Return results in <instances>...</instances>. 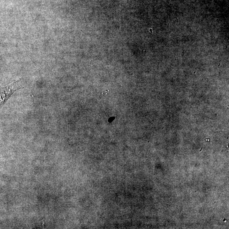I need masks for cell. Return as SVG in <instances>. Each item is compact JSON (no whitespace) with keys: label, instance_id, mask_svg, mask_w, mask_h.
<instances>
[{"label":"cell","instance_id":"cell-1","mask_svg":"<svg viewBox=\"0 0 229 229\" xmlns=\"http://www.w3.org/2000/svg\"><path fill=\"white\" fill-rule=\"evenodd\" d=\"M20 81V79H19L10 85L7 86L4 88L0 87V108L2 107L14 92L24 88L19 83Z\"/></svg>","mask_w":229,"mask_h":229},{"label":"cell","instance_id":"cell-2","mask_svg":"<svg viewBox=\"0 0 229 229\" xmlns=\"http://www.w3.org/2000/svg\"><path fill=\"white\" fill-rule=\"evenodd\" d=\"M114 119V117H110V119H109V121L110 122H112V121Z\"/></svg>","mask_w":229,"mask_h":229}]
</instances>
